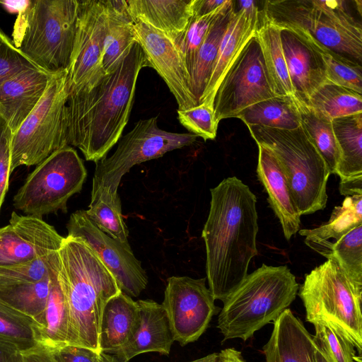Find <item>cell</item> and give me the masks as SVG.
<instances>
[{
	"label": "cell",
	"mask_w": 362,
	"mask_h": 362,
	"mask_svg": "<svg viewBox=\"0 0 362 362\" xmlns=\"http://www.w3.org/2000/svg\"><path fill=\"white\" fill-rule=\"evenodd\" d=\"M134 21H141L163 33L174 43L186 29L194 0H125Z\"/></svg>",
	"instance_id": "obj_24"
},
{
	"label": "cell",
	"mask_w": 362,
	"mask_h": 362,
	"mask_svg": "<svg viewBox=\"0 0 362 362\" xmlns=\"http://www.w3.org/2000/svg\"><path fill=\"white\" fill-rule=\"evenodd\" d=\"M0 341L21 352L31 349L40 345L38 325L0 300Z\"/></svg>",
	"instance_id": "obj_38"
},
{
	"label": "cell",
	"mask_w": 362,
	"mask_h": 362,
	"mask_svg": "<svg viewBox=\"0 0 362 362\" xmlns=\"http://www.w3.org/2000/svg\"><path fill=\"white\" fill-rule=\"evenodd\" d=\"M276 96L272 90L256 37L243 47L218 86L213 101L216 120L236 117L245 108Z\"/></svg>",
	"instance_id": "obj_12"
},
{
	"label": "cell",
	"mask_w": 362,
	"mask_h": 362,
	"mask_svg": "<svg viewBox=\"0 0 362 362\" xmlns=\"http://www.w3.org/2000/svg\"><path fill=\"white\" fill-rule=\"evenodd\" d=\"M345 1H266L263 18L280 30L308 35L332 51L361 64L362 27Z\"/></svg>",
	"instance_id": "obj_5"
},
{
	"label": "cell",
	"mask_w": 362,
	"mask_h": 362,
	"mask_svg": "<svg viewBox=\"0 0 362 362\" xmlns=\"http://www.w3.org/2000/svg\"><path fill=\"white\" fill-rule=\"evenodd\" d=\"M236 118L247 126L286 130L300 127L293 95L274 96L255 103L243 110Z\"/></svg>",
	"instance_id": "obj_32"
},
{
	"label": "cell",
	"mask_w": 362,
	"mask_h": 362,
	"mask_svg": "<svg viewBox=\"0 0 362 362\" xmlns=\"http://www.w3.org/2000/svg\"><path fill=\"white\" fill-rule=\"evenodd\" d=\"M66 228L68 236L80 239L95 253L113 275L122 292L138 297L146 288L147 274L129 242H122L100 230L88 217L86 210L71 214Z\"/></svg>",
	"instance_id": "obj_15"
},
{
	"label": "cell",
	"mask_w": 362,
	"mask_h": 362,
	"mask_svg": "<svg viewBox=\"0 0 362 362\" xmlns=\"http://www.w3.org/2000/svg\"><path fill=\"white\" fill-rule=\"evenodd\" d=\"M315 335H313L315 344V362H337L330 351L327 341L320 324L314 325Z\"/></svg>",
	"instance_id": "obj_47"
},
{
	"label": "cell",
	"mask_w": 362,
	"mask_h": 362,
	"mask_svg": "<svg viewBox=\"0 0 362 362\" xmlns=\"http://www.w3.org/2000/svg\"><path fill=\"white\" fill-rule=\"evenodd\" d=\"M105 8V33L103 67L105 74L112 73L136 42L134 21L125 0H103Z\"/></svg>",
	"instance_id": "obj_28"
},
{
	"label": "cell",
	"mask_w": 362,
	"mask_h": 362,
	"mask_svg": "<svg viewBox=\"0 0 362 362\" xmlns=\"http://www.w3.org/2000/svg\"><path fill=\"white\" fill-rule=\"evenodd\" d=\"M52 74L27 69L0 85V114L13 134L42 98Z\"/></svg>",
	"instance_id": "obj_22"
},
{
	"label": "cell",
	"mask_w": 362,
	"mask_h": 362,
	"mask_svg": "<svg viewBox=\"0 0 362 362\" xmlns=\"http://www.w3.org/2000/svg\"><path fill=\"white\" fill-rule=\"evenodd\" d=\"M22 354L24 362H56L49 350L40 344Z\"/></svg>",
	"instance_id": "obj_48"
},
{
	"label": "cell",
	"mask_w": 362,
	"mask_h": 362,
	"mask_svg": "<svg viewBox=\"0 0 362 362\" xmlns=\"http://www.w3.org/2000/svg\"><path fill=\"white\" fill-rule=\"evenodd\" d=\"M298 295L307 322L339 329L361 356L362 288L352 284L334 259H328L307 274Z\"/></svg>",
	"instance_id": "obj_8"
},
{
	"label": "cell",
	"mask_w": 362,
	"mask_h": 362,
	"mask_svg": "<svg viewBox=\"0 0 362 362\" xmlns=\"http://www.w3.org/2000/svg\"><path fill=\"white\" fill-rule=\"evenodd\" d=\"M256 37L272 91L276 96L293 95L282 49L281 30L265 21L262 13Z\"/></svg>",
	"instance_id": "obj_31"
},
{
	"label": "cell",
	"mask_w": 362,
	"mask_h": 362,
	"mask_svg": "<svg viewBox=\"0 0 362 362\" xmlns=\"http://www.w3.org/2000/svg\"><path fill=\"white\" fill-rule=\"evenodd\" d=\"M50 288L49 274L40 281L0 288V300L19 312L40 322L47 304ZM39 327V326H38Z\"/></svg>",
	"instance_id": "obj_36"
},
{
	"label": "cell",
	"mask_w": 362,
	"mask_h": 362,
	"mask_svg": "<svg viewBox=\"0 0 362 362\" xmlns=\"http://www.w3.org/2000/svg\"><path fill=\"white\" fill-rule=\"evenodd\" d=\"M257 146L259 180L268 194V202L280 221L284 237L289 240L300 230V214L274 153L265 146Z\"/></svg>",
	"instance_id": "obj_21"
},
{
	"label": "cell",
	"mask_w": 362,
	"mask_h": 362,
	"mask_svg": "<svg viewBox=\"0 0 362 362\" xmlns=\"http://www.w3.org/2000/svg\"><path fill=\"white\" fill-rule=\"evenodd\" d=\"M90 220L100 230L122 242H128L129 230L122 214L118 192L104 188L92 189L89 209L86 210Z\"/></svg>",
	"instance_id": "obj_35"
},
{
	"label": "cell",
	"mask_w": 362,
	"mask_h": 362,
	"mask_svg": "<svg viewBox=\"0 0 362 362\" xmlns=\"http://www.w3.org/2000/svg\"><path fill=\"white\" fill-rule=\"evenodd\" d=\"M281 40L293 95L306 103L320 86L328 82L324 62L298 34L281 30Z\"/></svg>",
	"instance_id": "obj_20"
},
{
	"label": "cell",
	"mask_w": 362,
	"mask_h": 362,
	"mask_svg": "<svg viewBox=\"0 0 362 362\" xmlns=\"http://www.w3.org/2000/svg\"><path fill=\"white\" fill-rule=\"evenodd\" d=\"M210 209L202 237L206 247L209 288L222 302L247 276L257 255V198L236 177L210 189Z\"/></svg>",
	"instance_id": "obj_1"
},
{
	"label": "cell",
	"mask_w": 362,
	"mask_h": 362,
	"mask_svg": "<svg viewBox=\"0 0 362 362\" xmlns=\"http://www.w3.org/2000/svg\"><path fill=\"white\" fill-rule=\"evenodd\" d=\"M86 176L76 151L65 146L37 165L13 197V206L38 218L58 211L66 213L68 200L81 190Z\"/></svg>",
	"instance_id": "obj_10"
},
{
	"label": "cell",
	"mask_w": 362,
	"mask_h": 362,
	"mask_svg": "<svg viewBox=\"0 0 362 362\" xmlns=\"http://www.w3.org/2000/svg\"><path fill=\"white\" fill-rule=\"evenodd\" d=\"M206 281V277L168 279L162 305L174 340L181 346L197 341L207 329L212 317L220 312Z\"/></svg>",
	"instance_id": "obj_14"
},
{
	"label": "cell",
	"mask_w": 362,
	"mask_h": 362,
	"mask_svg": "<svg viewBox=\"0 0 362 362\" xmlns=\"http://www.w3.org/2000/svg\"><path fill=\"white\" fill-rule=\"evenodd\" d=\"M329 259L339 264L352 284L362 288V224L333 245Z\"/></svg>",
	"instance_id": "obj_39"
},
{
	"label": "cell",
	"mask_w": 362,
	"mask_h": 362,
	"mask_svg": "<svg viewBox=\"0 0 362 362\" xmlns=\"http://www.w3.org/2000/svg\"><path fill=\"white\" fill-rule=\"evenodd\" d=\"M299 285L286 266L265 264L247 274L223 301L217 327L223 341H244L274 322L296 299Z\"/></svg>",
	"instance_id": "obj_4"
},
{
	"label": "cell",
	"mask_w": 362,
	"mask_h": 362,
	"mask_svg": "<svg viewBox=\"0 0 362 362\" xmlns=\"http://www.w3.org/2000/svg\"><path fill=\"white\" fill-rule=\"evenodd\" d=\"M12 132L0 114V210L8 190L11 175Z\"/></svg>",
	"instance_id": "obj_45"
},
{
	"label": "cell",
	"mask_w": 362,
	"mask_h": 362,
	"mask_svg": "<svg viewBox=\"0 0 362 362\" xmlns=\"http://www.w3.org/2000/svg\"><path fill=\"white\" fill-rule=\"evenodd\" d=\"M293 97L300 126L325 160L330 175L336 174L341 153L332 121L319 116L305 102Z\"/></svg>",
	"instance_id": "obj_33"
},
{
	"label": "cell",
	"mask_w": 362,
	"mask_h": 362,
	"mask_svg": "<svg viewBox=\"0 0 362 362\" xmlns=\"http://www.w3.org/2000/svg\"><path fill=\"white\" fill-rule=\"evenodd\" d=\"M58 253L59 276L69 310L68 345L100 353L103 311L121 290L110 272L80 239L67 235Z\"/></svg>",
	"instance_id": "obj_3"
},
{
	"label": "cell",
	"mask_w": 362,
	"mask_h": 362,
	"mask_svg": "<svg viewBox=\"0 0 362 362\" xmlns=\"http://www.w3.org/2000/svg\"><path fill=\"white\" fill-rule=\"evenodd\" d=\"M247 127L257 144L267 146L274 153L300 216L324 209L330 173L302 127L291 130Z\"/></svg>",
	"instance_id": "obj_7"
},
{
	"label": "cell",
	"mask_w": 362,
	"mask_h": 362,
	"mask_svg": "<svg viewBox=\"0 0 362 362\" xmlns=\"http://www.w3.org/2000/svg\"><path fill=\"white\" fill-rule=\"evenodd\" d=\"M27 69H40L13 44L0 28V85Z\"/></svg>",
	"instance_id": "obj_43"
},
{
	"label": "cell",
	"mask_w": 362,
	"mask_h": 362,
	"mask_svg": "<svg viewBox=\"0 0 362 362\" xmlns=\"http://www.w3.org/2000/svg\"><path fill=\"white\" fill-rule=\"evenodd\" d=\"M149 67L137 42L117 68L88 92L69 95L66 107L69 146L95 163L118 142L132 109L140 71Z\"/></svg>",
	"instance_id": "obj_2"
},
{
	"label": "cell",
	"mask_w": 362,
	"mask_h": 362,
	"mask_svg": "<svg viewBox=\"0 0 362 362\" xmlns=\"http://www.w3.org/2000/svg\"><path fill=\"white\" fill-rule=\"evenodd\" d=\"M105 33L103 0H78L76 33L67 68L68 96L88 92L106 75L103 67Z\"/></svg>",
	"instance_id": "obj_13"
},
{
	"label": "cell",
	"mask_w": 362,
	"mask_h": 362,
	"mask_svg": "<svg viewBox=\"0 0 362 362\" xmlns=\"http://www.w3.org/2000/svg\"><path fill=\"white\" fill-rule=\"evenodd\" d=\"M330 351L337 362H361L352 341L333 325L320 324Z\"/></svg>",
	"instance_id": "obj_44"
},
{
	"label": "cell",
	"mask_w": 362,
	"mask_h": 362,
	"mask_svg": "<svg viewBox=\"0 0 362 362\" xmlns=\"http://www.w3.org/2000/svg\"><path fill=\"white\" fill-rule=\"evenodd\" d=\"M13 348L16 347L8 343L0 341V362H4V359L8 351Z\"/></svg>",
	"instance_id": "obj_54"
},
{
	"label": "cell",
	"mask_w": 362,
	"mask_h": 362,
	"mask_svg": "<svg viewBox=\"0 0 362 362\" xmlns=\"http://www.w3.org/2000/svg\"><path fill=\"white\" fill-rule=\"evenodd\" d=\"M133 29L148 66L163 79L178 109L197 106L190 90L189 75L175 44L163 33L141 21H134Z\"/></svg>",
	"instance_id": "obj_17"
},
{
	"label": "cell",
	"mask_w": 362,
	"mask_h": 362,
	"mask_svg": "<svg viewBox=\"0 0 362 362\" xmlns=\"http://www.w3.org/2000/svg\"><path fill=\"white\" fill-rule=\"evenodd\" d=\"M216 362H246L240 351L234 348H228L218 353Z\"/></svg>",
	"instance_id": "obj_51"
},
{
	"label": "cell",
	"mask_w": 362,
	"mask_h": 362,
	"mask_svg": "<svg viewBox=\"0 0 362 362\" xmlns=\"http://www.w3.org/2000/svg\"><path fill=\"white\" fill-rule=\"evenodd\" d=\"M295 33L320 54L325 66L328 82L362 94V67L359 63L326 47L308 35Z\"/></svg>",
	"instance_id": "obj_37"
},
{
	"label": "cell",
	"mask_w": 362,
	"mask_h": 362,
	"mask_svg": "<svg viewBox=\"0 0 362 362\" xmlns=\"http://www.w3.org/2000/svg\"><path fill=\"white\" fill-rule=\"evenodd\" d=\"M315 349L313 335L286 308L273 322V330L262 351L265 362H315Z\"/></svg>",
	"instance_id": "obj_23"
},
{
	"label": "cell",
	"mask_w": 362,
	"mask_h": 362,
	"mask_svg": "<svg viewBox=\"0 0 362 362\" xmlns=\"http://www.w3.org/2000/svg\"><path fill=\"white\" fill-rule=\"evenodd\" d=\"M197 136L175 133L158 126V117L142 119L121 136L115 151L95 163L92 189L104 188L117 192L122 177L135 165L162 157L165 153L190 146Z\"/></svg>",
	"instance_id": "obj_11"
},
{
	"label": "cell",
	"mask_w": 362,
	"mask_h": 362,
	"mask_svg": "<svg viewBox=\"0 0 362 362\" xmlns=\"http://www.w3.org/2000/svg\"><path fill=\"white\" fill-rule=\"evenodd\" d=\"M235 10V1L228 0L225 6L210 25L202 43L189 74V87L197 105L209 83L218 54L221 39Z\"/></svg>",
	"instance_id": "obj_29"
},
{
	"label": "cell",
	"mask_w": 362,
	"mask_h": 362,
	"mask_svg": "<svg viewBox=\"0 0 362 362\" xmlns=\"http://www.w3.org/2000/svg\"><path fill=\"white\" fill-rule=\"evenodd\" d=\"M49 274V293L38 326L40 344L51 350L68 345L69 334V310L59 276L58 251L52 255Z\"/></svg>",
	"instance_id": "obj_25"
},
{
	"label": "cell",
	"mask_w": 362,
	"mask_h": 362,
	"mask_svg": "<svg viewBox=\"0 0 362 362\" xmlns=\"http://www.w3.org/2000/svg\"><path fill=\"white\" fill-rule=\"evenodd\" d=\"M99 362H124L113 354L101 352Z\"/></svg>",
	"instance_id": "obj_55"
},
{
	"label": "cell",
	"mask_w": 362,
	"mask_h": 362,
	"mask_svg": "<svg viewBox=\"0 0 362 362\" xmlns=\"http://www.w3.org/2000/svg\"><path fill=\"white\" fill-rule=\"evenodd\" d=\"M139 313L137 302L122 291L106 303L100 327L101 352L115 354L127 343L136 328Z\"/></svg>",
	"instance_id": "obj_27"
},
{
	"label": "cell",
	"mask_w": 362,
	"mask_h": 362,
	"mask_svg": "<svg viewBox=\"0 0 362 362\" xmlns=\"http://www.w3.org/2000/svg\"><path fill=\"white\" fill-rule=\"evenodd\" d=\"M226 0H194L192 11L194 16H203L212 13Z\"/></svg>",
	"instance_id": "obj_49"
},
{
	"label": "cell",
	"mask_w": 362,
	"mask_h": 362,
	"mask_svg": "<svg viewBox=\"0 0 362 362\" xmlns=\"http://www.w3.org/2000/svg\"><path fill=\"white\" fill-rule=\"evenodd\" d=\"M78 0H34L18 14L13 42L41 70L69 66L76 33Z\"/></svg>",
	"instance_id": "obj_6"
},
{
	"label": "cell",
	"mask_w": 362,
	"mask_h": 362,
	"mask_svg": "<svg viewBox=\"0 0 362 362\" xmlns=\"http://www.w3.org/2000/svg\"><path fill=\"white\" fill-rule=\"evenodd\" d=\"M177 113L180 123L191 134L204 141L216 138L218 123L212 106L203 103L188 109H177Z\"/></svg>",
	"instance_id": "obj_41"
},
{
	"label": "cell",
	"mask_w": 362,
	"mask_h": 362,
	"mask_svg": "<svg viewBox=\"0 0 362 362\" xmlns=\"http://www.w3.org/2000/svg\"><path fill=\"white\" fill-rule=\"evenodd\" d=\"M341 158L336 174L341 181L362 179V113L332 120Z\"/></svg>",
	"instance_id": "obj_30"
},
{
	"label": "cell",
	"mask_w": 362,
	"mask_h": 362,
	"mask_svg": "<svg viewBox=\"0 0 362 362\" xmlns=\"http://www.w3.org/2000/svg\"><path fill=\"white\" fill-rule=\"evenodd\" d=\"M228 0L218 8L203 16H192L182 35L174 42L189 75L198 50L213 21Z\"/></svg>",
	"instance_id": "obj_40"
},
{
	"label": "cell",
	"mask_w": 362,
	"mask_h": 362,
	"mask_svg": "<svg viewBox=\"0 0 362 362\" xmlns=\"http://www.w3.org/2000/svg\"><path fill=\"white\" fill-rule=\"evenodd\" d=\"M52 253L26 264L0 267V288L42 280L49 274Z\"/></svg>",
	"instance_id": "obj_42"
},
{
	"label": "cell",
	"mask_w": 362,
	"mask_h": 362,
	"mask_svg": "<svg viewBox=\"0 0 362 362\" xmlns=\"http://www.w3.org/2000/svg\"><path fill=\"white\" fill-rule=\"evenodd\" d=\"M4 362H24L23 354L16 348L11 349L6 354Z\"/></svg>",
	"instance_id": "obj_53"
},
{
	"label": "cell",
	"mask_w": 362,
	"mask_h": 362,
	"mask_svg": "<svg viewBox=\"0 0 362 362\" xmlns=\"http://www.w3.org/2000/svg\"><path fill=\"white\" fill-rule=\"evenodd\" d=\"M30 3L28 1H0V4L8 12L19 13L24 11Z\"/></svg>",
	"instance_id": "obj_52"
},
{
	"label": "cell",
	"mask_w": 362,
	"mask_h": 362,
	"mask_svg": "<svg viewBox=\"0 0 362 362\" xmlns=\"http://www.w3.org/2000/svg\"><path fill=\"white\" fill-rule=\"evenodd\" d=\"M136 302L139 313L136 328L127 343L113 355L124 362L146 352L168 355L175 340L165 310L153 300Z\"/></svg>",
	"instance_id": "obj_19"
},
{
	"label": "cell",
	"mask_w": 362,
	"mask_h": 362,
	"mask_svg": "<svg viewBox=\"0 0 362 362\" xmlns=\"http://www.w3.org/2000/svg\"><path fill=\"white\" fill-rule=\"evenodd\" d=\"M362 224V194L347 196L336 206L329 221L313 229L299 230L305 243L327 259L333 245L354 228Z\"/></svg>",
	"instance_id": "obj_26"
},
{
	"label": "cell",
	"mask_w": 362,
	"mask_h": 362,
	"mask_svg": "<svg viewBox=\"0 0 362 362\" xmlns=\"http://www.w3.org/2000/svg\"><path fill=\"white\" fill-rule=\"evenodd\" d=\"M237 3L239 9L235 8L231 15L199 104L204 103L213 107L214 95L223 77L245 45L256 35L261 18V11L256 2L249 0Z\"/></svg>",
	"instance_id": "obj_18"
},
{
	"label": "cell",
	"mask_w": 362,
	"mask_h": 362,
	"mask_svg": "<svg viewBox=\"0 0 362 362\" xmlns=\"http://www.w3.org/2000/svg\"><path fill=\"white\" fill-rule=\"evenodd\" d=\"M339 192L342 195L362 194V179L340 181Z\"/></svg>",
	"instance_id": "obj_50"
},
{
	"label": "cell",
	"mask_w": 362,
	"mask_h": 362,
	"mask_svg": "<svg viewBox=\"0 0 362 362\" xmlns=\"http://www.w3.org/2000/svg\"><path fill=\"white\" fill-rule=\"evenodd\" d=\"M67 70L54 73L42 98L12 135L11 174L21 166L38 165L69 146L66 107Z\"/></svg>",
	"instance_id": "obj_9"
},
{
	"label": "cell",
	"mask_w": 362,
	"mask_h": 362,
	"mask_svg": "<svg viewBox=\"0 0 362 362\" xmlns=\"http://www.w3.org/2000/svg\"><path fill=\"white\" fill-rule=\"evenodd\" d=\"M49 351L56 362H99L101 353L76 345H65Z\"/></svg>",
	"instance_id": "obj_46"
},
{
	"label": "cell",
	"mask_w": 362,
	"mask_h": 362,
	"mask_svg": "<svg viewBox=\"0 0 362 362\" xmlns=\"http://www.w3.org/2000/svg\"><path fill=\"white\" fill-rule=\"evenodd\" d=\"M64 237L42 218L13 211L0 228V267L23 264L59 251Z\"/></svg>",
	"instance_id": "obj_16"
},
{
	"label": "cell",
	"mask_w": 362,
	"mask_h": 362,
	"mask_svg": "<svg viewBox=\"0 0 362 362\" xmlns=\"http://www.w3.org/2000/svg\"><path fill=\"white\" fill-rule=\"evenodd\" d=\"M305 103L317 115L331 121L362 113V94L330 82L320 86Z\"/></svg>",
	"instance_id": "obj_34"
},
{
	"label": "cell",
	"mask_w": 362,
	"mask_h": 362,
	"mask_svg": "<svg viewBox=\"0 0 362 362\" xmlns=\"http://www.w3.org/2000/svg\"><path fill=\"white\" fill-rule=\"evenodd\" d=\"M218 358V353H213L201 358L189 362H216Z\"/></svg>",
	"instance_id": "obj_56"
}]
</instances>
